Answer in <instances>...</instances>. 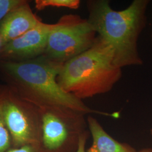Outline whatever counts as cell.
<instances>
[{
    "mask_svg": "<svg viewBox=\"0 0 152 152\" xmlns=\"http://www.w3.org/2000/svg\"><path fill=\"white\" fill-rule=\"evenodd\" d=\"M63 65L44 55L19 61L0 60V76L5 85L39 108L63 107L85 114L120 117L118 112L109 113L90 108L82 100L65 91L57 81Z\"/></svg>",
    "mask_w": 152,
    "mask_h": 152,
    "instance_id": "obj_1",
    "label": "cell"
},
{
    "mask_svg": "<svg viewBox=\"0 0 152 152\" xmlns=\"http://www.w3.org/2000/svg\"><path fill=\"white\" fill-rule=\"evenodd\" d=\"M149 0H134L126 9H113L108 0L86 2L90 24L98 37L113 50L114 63L123 68L142 65L138 39L147 24Z\"/></svg>",
    "mask_w": 152,
    "mask_h": 152,
    "instance_id": "obj_2",
    "label": "cell"
},
{
    "mask_svg": "<svg viewBox=\"0 0 152 152\" xmlns=\"http://www.w3.org/2000/svg\"><path fill=\"white\" fill-rule=\"evenodd\" d=\"M122 77L112 47L97 36L91 48L63 64L57 81L65 91L82 100L110 91Z\"/></svg>",
    "mask_w": 152,
    "mask_h": 152,
    "instance_id": "obj_3",
    "label": "cell"
},
{
    "mask_svg": "<svg viewBox=\"0 0 152 152\" xmlns=\"http://www.w3.org/2000/svg\"><path fill=\"white\" fill-rule=\"evenodd\" d=\"M39 109L40 144L45 152H77L81 136L89 130L86 114L63 107Z\"/></svg>",
    "mask_w": 152,
    "mask_h": 152,
    "instance_id": "obj_4",
    "label": "cell"
},
{
    "mask_svg": "<svg viewBox=\"0 0 152 152\" xmlns=\"http://www.w3.org/2000/svg\"><path fill=\"white\" fill-rule=\"evenodd\" d=\"M97 36L87 19L76 14L63 15L55 23L43 55L64 64L91 48Z\"/></svg>",
    "mask_w": 152,
    "mask_h": 152,
    "instance_id": "obj_5",
    "label": "cell"
},
{
    "mask_svg": "<svg viewBox=\"0 0 152 152\" xmlns=\"http://www.w3.org/2000/svg\"><path fill=\"white\" fill-rule=\"evenodd\" d=\"M0 102L4 120L11 135L12 147L40 144L39 108L22 98L6 85H0Z\"/></svg>",
    "mask_w": 152,
    "mask_h": 152,
    "instance_id": "obj_6",
    "label": "cell"
},
{
    "mask_svg": "<svg viewBox=\"0 0 152 152\" xmlns=\"http://www.w3.org/2000/svg\"><path fill=\"white\" fill-rule=\"evenodd\" d=\"M54 25L41 22L36 27L5 44L0 50V60L19 61L43 55Z\"/></svg>",
    "mask_w": 152,
    "mask_h": 152,
    "instance_id": "obj_7",
    "label": "cell"
},
{
    "mask_svg": "<svg viewBox=\"0 0 152 152\" xmlns=\"http://www.w3.org/2000/svg\"><path fill=\"white\" fill-rule=\"evenodd\" d=\"M42 22L33 12L28 1L23 0L0 22V36L3 46L36 27Z\"/></svg>",
    "mask_w": 152,
    "mask_h": 152,
    "instance_id": "obj_8",
    "label": "cell"
},
{
    "mask_svg": "<svg viewBox=\"0 0 152 152\" xmlns=\"http://www.w3.org/2000/svg\"><path fill=\"white\" fill-rule=\"evenodd\" d=\"M87 121L88 130L92 136V144L86 152H137L130 144L115 140L94 117L88 115Z\"/></svg>",
    "mask_w": 152,
    "mask_h": 152,
    "instance_id": "obj_9",
    "label": "cell"
},
{
    "mask_svg": "<svg viewBox=\"0 0 152 152\" xmlns=\"http://www.w3.org/2000/svg\"><path fill=\"white\" fill-rule=\"evenodd\" d=\"M34 3L35 7L38 10H42L48 7L77 9L80 6L81 1L80 0H36Z\"/></svg>",
    "mask_w": 152,
    "mask_h": 152,
    "instance_id": "obj_10",
    "label": "cell"
},
{
    "mask_svg": "<svg viewBox=\"0 0 152 152\" xmlns=\"http://www.w3.org/2000/svg\"><path fill=\"white\" fill-rule=\"evenodd\" d=\"M12 147L11 135L4 120L0 102V152H6Z\"/></svg>",
    "mask_w": 152,
    "mask_h": 152,
    "instance_id": "obj_11",
    "label": "cell"
},
{
    "mask_svg": "<svg viewBox=\"0 0 152 152\" xmlns=\"http://www.w3.org/2000/svg\"><path fill=\"white\" fill-rule=\"evenodd\" d=\"M22 1L23 0H0V22L9 11Z\"/></svg>",
    "mask_w": 152,
    "mask_h": 152,
    "instance_id": "obj_12",
    "label": "cell"
},
{
    "mask_svg": "<svg viewBox=\"0 0 152 152\" xmlns=\"http://www.w3.org/2000/svg\"><path fill=\"white\" fill-rule=\"evenodd\" d=\"M6 152H45L39 143L28 144L20 147H12Z\"/></svg>",
    "mask_w": 152,
    "mask_h": 152,
    "instance_id": "obj_13",
    "label": "cell"
},
{
    "mask_svg": "<svg viewBox=\"0 0 152 152\" xmlns=\"http://www.w3.org/2000/svg\"><path fill=\"white\" fill-rule=\"evenodd\" d=\"M90 135L89 130L87 131L82 135L79 142L78 149L77 152H86V145L87 142V139Z\"/></svg>",
    "mask_w": 152,
    "mask_h": 152,
    "instance_id": "obj_14",
    "label": "cell"
},
{
    "mask_svg": "<svg viewBox=\"0 0 152 152\" xmlns=\"http://www.w3.org/2000/svg\"><path fill=\"white\" fill-rule=\"evenodd\" d=\"M136 152H152V148H146L141 149V150L137 151Z\"/></svg>",
    "mask_w": 152,
    "mask_h": 152,
    "instance_id": "obj_15",
    "label": "cell"
},
{
    "mask_svg": "<svg viewBox=\"0 0 152 152\" xmlns=\"http://www.w3.org/2000/svg\"><path fill=\"white\" fill-rule=\"evenodd\" d=\"M3 47V43H2V38L0 36V50Z\"/></svg>",
    "mask_w": 152,
    "mask_h": 152,
    "instance_id": "obj_16",
    "label": "cell"
},
{
    "mask_svg": "<svg viewBox=\"0 0 152 152\" xmlns=\"http://www.w3.org/2000/svg\"><path fill=\"white\" fill-rule=\"evenodd\" d=\"M150 133H151V135L152 136V129L150 130Z\"/></svg>",
    "mask_w": 152,
    "mask_h": 152,
    "instance_id": "obj_17",
    "label": "cell"
},
{
    "mask_svg": "<svg viewBox=\"0 0 152 152\" xmlns=\"http://www.w3.org/2000/svg\"><path fill=\"white\" fill-rule=\"evenodd\" d=\"M151 40H152V34H151Z\"/></svg>",
    "mask_w": 152,
    "mask_h": 152,
    "instance_id": "obj_18",
    "label": "cell"
}]
</instances>
